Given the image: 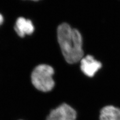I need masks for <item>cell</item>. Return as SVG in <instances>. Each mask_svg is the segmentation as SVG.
Instances as JSON below:
<instances>
[{
	"label": "cell",
	"mask_w": 120,
	"mask_h": 120,
	"mask_svg": "<svg viewBox=\"0 0 120 120\" xmlns=\"http://www.w3.org/2000/svg\"></svg>",
	"instance_id": "9c48e42d"
},
{
	"label": "cell",
	"mask_w": 120,
	"mask_h": 120,
	"mask_svg": "<svg viewBox=\"0 0 120 120\" xmlns=\"http://www.w3.org/2000/svg\"><path fill=\"white\" fill-rule=\"evenodd\" d=\"M4 22V18L2 15L0 14V25H1Z\"/></svg>",
	"instance_id": "52a82bcc"
},
{
	"label": "cell",
	"mask_w": 120,
	"mask_h": 120,
	"mask_svg": "<svg viewBox=\"0 0 120 120\" xmlns=\"http://www.w3.org/2000/svg\"><path fill=\"white\" fill-rule=\"evenodd\" d=\"M31 1H39L40 0H31Z\"/></svg>",
	"instance_id": "ba28073f"
},
{
	"label": "cell",
	"mask_w": 120,
	"mask_h": 120,
	"mask_svg": "<svg viewBox=\"0 0 120 120\" xmlns=\"http://www.w3.org/2000/svg\"><path fill=\"white\" fill-rule=\"evenodd\" d=\"M15 31L20 37H24L26 35H31L35 30L32 22L23 17L19 18L14 27Z\"/></svg>",
	"instance_id": "5b68a950"
},
{
	"label": "cell",
	"mask_w": 120,
	"mask_h": 120,
	"mask_svg": "<svg viewBox=\"0 0 120 120\" xmlns=\"http://www.w3.org/2000/svg\"><path fill=\"white\" fill-rule=\"evenodd\" d=\"M53 68L46 64L37 66L31 75V82L33 87L41 92L51 91L55 86Z\"/></svg>",
	"instance_id": "7a4b0ae2"
},
{
	"label": "cell",
	"mask_w": 120,
	"mask_h": 120,
	"mask_svg": "<svg viewBox=\"0 0 120 120\" xmlns=\"http://www.w3.org/2000/svg\"><path fill=\"white\" fill-rule=\"evenodd\" d=\"M100 120H120V109L112 106L104 107L100 112Z\"/></svg>",
	"instance_id": "8992f818"
},
{
	"label": "cell",
	"mask_w": 120,
	"mask_h": 120,
	"mask_svg": "<svg viewBox=\"0 0 120 120\" xmlns=\"http://www.w3.org/2000/svg\"><path fill=\"white\" fill-rule=\"evenodd\" d=\"M76 112L66 104H63L52 110L46 120H76Z\"/></svg>",
	"instance_id": "3957f363"
},
{
	"label": "cell",
	"mask_w": 120,
	"mask_h": 120,
	"mask_svg": "<svg viewBox=\"0 0 120 120\" xmlns=\"http://www.w3.org/2000/svg\"><path fill=\"white\" fill-rule=\"evenodd\" d=\"M81 62V70L86 76L93 77L102 67L100 62L96 60L93 56L87 55L82 58Z\"/></svg>",
	"instance_id": "277c9868"
},
{
	"label": "cell",
	"mask_w": 120,
	"mask_h": 120,
	"mask_svg": "<svg viewBox=\"0 0 120 120\" xmlns=\"http://www.w3.org/2000/svg\"><path fill=\"white\" fill-rule=\"evenodd\" d=\"M57 38L62 54L68 63H77L84 57L82 38L78 30L64 22L58 27Z\"/></svg>",
	"instance_id": "6da1fadb"
}]
</instances>
